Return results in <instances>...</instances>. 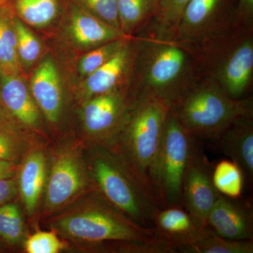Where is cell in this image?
<instances>
[{"instance_id": "6da1fadb", "label": "cell", "mask_w": 253, "mask_h": 253, "mask_svg": "<svg viewBox=\"0 0 253 253\" xmlns=\"http://www.w3.org/2000/svg\"><path fill=\"white\" fill-rule=\"evenodd\" d=\"M49 222L59 235L101 249L116 243L147 242L159 238L154 228L138 224L97 190L81 204L60 212Z\"/></svg>"}, {"instance_id": "7a4b0ae2", "label": "cell", "mask_w": 253, "mask_h": 253, "mask_svg": "<svg viewBox=\"0 0 253 253\" xmlns=\"http://www.w3.org/2000/svg\"><path fill=\"white\" fill-rule=\"evenodd\" d=\"M170 111L195 140L217 141L236 121L253 118V99L231 97L211 78L194 82Z\"/></svg>"}, {"instance_id": "3957f363", "label": "cell", "mask_w": 253, "mask_h": 253, "mask_svg": "<svg viewBox=\"0 0 253 253\" xmlns=\"http://www.w3.org/2000/svg\"><path fill=\"white\" fill-rule=\"evenodd\" d=\"M99 145L90 165L96 190L139 225L154 228V217L160 209L154 195L116 149Z\"/></svg>"}, {"instance_id": "277c9868", "label": "cell", "mask_w": 253, "mask_h": 253, "mask_svg": "<svg viewBox=\"0 0 253 253\" xmlns=\"http://www.w3.org/2000/svg\"><path fill=\"white\" fill-rule=\"evenodd\" d=\"M169 110L168 105L157 98L136 96L124 126L109 145L151 191L150 169L162 140Z\"/></svg>"}, {"instance_id": "5b68a950", "label": "cell", "mask_w": 253, "mask_h": 253, "mask_svg": "<svg viewBox=\"0 0 253 253\" xmlns=\"http://www.w3.org/2000/svg\"><path fill=\"white\" fill-rule=\"evenodd\" d=\"M150 41L142 45L141 82L135 96H153L171 107L194 83V59L179 42Z\"/></svg>"}, {"instance_id": "8992f818", "label": "cell", "mask_w": 253, "mask_h": 253, "mask_svg": "<svg viewBox=\"0 0 253 253\" xmlns=\"http://www.w3.org/2000/svg\"><path fill=\"white\" fill-rule=\"evenodd\" d=\"M196 144V140L169 110L162 140L149 172L150 186L160 208L183 207V179Z\"/></svg>"}, {"instance_id": "52a82bcc", "label": "cell", "mask_w": 253, "mask_h": 253, "mask_svg": "<svg viewBox=\"0 0 253 253\" xmlns=\"http://www.w3.org/2000/svg\"><path fill=\"white\" fill-rule=\"evenodd\" d=\"M90 181L86 168L74 150L65 149L54 158L46 183L44 212L56 214L86 194Z\"/></svg>"}, {"instance_id": "ba28073f", "label": "cell", "mask_w": 253, "mask_h": 253, "mask_svg": "<svg viewBox=\"0 0 253 253\" xmlns=\"http://www.w3.org/2000/svg\"><path fill=\"white\" fill-rule=\"evenodd\" d=\"M212 172L207 156L196 144L183 179L182 206L204 226L220 194L213 184Z\"/></svg>"}, {"instance_id": "9c48e42d", "label": "cell", "mask_w": 253, "mask_h": 253, "mask_svg": "<svg viewBox=\"0 0 253 253\" xmlns=\"http://www.w3.org/2000/svg\"><path fill=\"white\" fill-rule=\"evenodd\" d=\"M136 98L126 102L116 91L91 98L83 110L84 128L99 144L111 145L126 123Z\"/></svg>"}, {"instance_id": "30bf717a", "label": "cell", "mask_w": 253, "mask_h": 253, "mask_svg": "<svg viewBox=\"0 0 253 253\" xmlns=\"http://www.w3.org/2000/svg\"><path fill=\"white\" fill-rule=\"evenodd\" d=\"M212 78L234 99H241L251 85L253 73V39L244 38L221 56Z\"/></svg>"}, {"instance_id": "8fae6325", "label": "cell", "mask_w": 253, "mask_h": 253, "mask_svg": "<svg viewBox=\"0 0 253 253\" xmlns=\"http://www.w3.org/2000/svg\"><path fill=\"white\" fill-rule=\"evenodd\" d=\"M239 199L219 194L206 219V226L214 234L232 241L253 240V211Z\"/></svg>"}, {"instance_id": "7c38bea8", "label": "cell", "mask_w": 253, "mask_h": 253, "mask_svg": "<svg viewBox=\"0 0 253 253\" xmlns=\"http://www.w3.org/2000/svg\"><path fill=\"white\" fill-rule=\"evenodd\" d=\"M154 228L172 246L174 253L194 244L208 230L181 206L160 208L154 217Z\"/></svg>"}, {"instance_id": "4fadbf2b", "label": "cell", "mask_w": 253, "mask_h": 253, "mask_svg": "<svg viewBox=\"0 0 253 253\" xmlns=\"http://www.w3.org/2000/svg\"><path fill=\"white\" fill-rule=\"evenodd\" d=\"M223 0H191L183 12L175 32L181 44L200 43L217 23Z\"/></svg>"}, {"instance_id": "5bb4252c", "label": "cell", "mask_w": 253, "mask_h": 253, "mask_svg": "<svg viewBox=\"0 0 253 253\" xmlns=\"http://www.w3.org/2000/svg\"><path fill=\"white\" fill-rule=\"evenodd\" d=\"M31 91L37 106L47 121L58 122L62 109V90L59 73L52 60H44L37 68L32 78Z\"/></svg>"}, {"instance_id": "9a60e30c", "label": "cell", "mask_w": 253, "mask_h": 253, "mask_svg": "<svg viewBox=\"0 0 253 253\" xmlns=\"http://www.w3.org/2000/svg\"><path fill=\"white\" fill-rule=\"evenodd\" d=\"M216 142L221 152L242 169L245 177H253V118H243L231 125Z\"/></svg>"}, {"instance_id": "2e32d148", "label": "cell", "mask_w": 253, "mask_h": 253, "mask_svg": "<svg viewBox=\"0 0 253 253\" xmlns=\"http://www.w3.org/2000/svg\"><path fill=\"white\" fill-rule=\"evenodd\" d=\"M46 183V159L40 150L26 156L19 169L17 187L28 216L38 210Z\"/></svg>"}, {"instance_id": "e0dca14e", "label": "cell", "mask_w": 253, "mask_h": 253, "mask_svg": "<svg viewBox=\"0 0 253 253\" xmlns=\"http://www.w3.org/2000/svg\"><path fill=\"white\" fill-rule=\"evenodd\" d=\"M0 97L4 107L18 121L31 127H38L39 111L26 84L16 76H4Z\"/></svg>"}, {"instance_id": "ac0fdd59", "label": "cell", "mask_w": 253, "mask_h": 253, "mask_svg": "<svg viewBox=\"0 0 253 253\" xmlns=\"http://www.w3.org/2000/svg\"><path fill=\"white\" fill-rule=\"evenodd\" d=\"M131 58V51L125 44L109 61L87 76L86 92L94 96L114 91L126 74Z\"/></svg>"}, {"instance_id": "d6986e66", "label": "cell", "mask_w": 253, "mask_h": 253, "mask_svg": "<svg viewBox=\"0 0 253 253\" xmlns=\"http://www.w3.org/2000/svg\"><path fill=\"white\" fill-rule=\"evenodd\" d=\"M71 33L76 42L83 46L101 45L123 36L119 30L81 10L73 13Z\"/></svg>"}, {"instance_id": "ffe728a7", "label": "cell", "mask_w": 253, "mask_h": 253, "mask_svg": "<svg viewBox=\"0 0 253 253\" xmlns=\"http://www.w3.org/2000/svg\"><path fill=\"white\" fill-rule=\"evenodd\" d=\"M212 182L219 194L239 199L244 190L245 175L242 169L231 160H221L212 168Z\"/></svg>"}, {"instance_id": "44dd1931", "label": "cell", "mask_w": 253, "mask_h": 253, "mask_svg": "<svg viewBox=\"0 0 253 253\" xmlns=\"http://www.w3.org/2000/svg\"><path fill=\"white\" fill-rule=\"evenodd\" d=\"M181 253H253V240L232 241L220 237L208 229L194 244L186 246Z\"/></svg>"}, {"instance_id": "7402d4cb", "label": "cell", "mask_w": 253, "mask_h": 253, "mask_svg": "<svg viewBox=\"0 0 253 253\" xmlns=\"http://www.w3.org/2000/svg\"><path fill=\"white\" fill-rule=\"evenodd\" d=\"M157 2L155 0H118L120 29L131 33L136 27L156 15Z\"/></svg>"}, {"instance_id": "603a6c76", "label": "cell", "mask_w": 253, "mask_h": 253, "mask_svg": "<svg viewBox=\"0 0 253 253\" xmlns=\"http://www.w3.org/2000/svg\"><path fill=\"white\" fill-rule=\"evenodd\" d=\"M16 9L20 17L33 27L47 26L59 11L58 0H16Z\"/></svg>"}, {"instance_id": "cb8c5ba5", "label": "cell", "mask_w": 253, "mask_h": 253, "mask_svg": "<svg viewBox=\"0 0 253 253\" xmlns=\"http://www.w3.org/2000/svg\"><path fill=\"white\" fill-rule=\"evenodd\" d=\"M24 236V221L18 205L9 202L0 206V242L10 247L19 246Z\"/></svg>"}, {"instance_id": "d4e9b609", "label": "cell", "mask_w": 253, "mask_h": 253, "mask_svg": "<svg viewBox=\"0 0 253 253\" xmlns=\"http://www.w3.org/2000/svg\"><path fill=\"white\" fill-rule=\"evenodd\" d=\"M17 37L7 16L0 12V66L10 72L18 71Z\"/></svg>"}, {"instance_id": "484cf974", "label": "cell", "mask_w": 253, "mask_h": 253, "mask_svg": "<svg viewBox=\"0 0 253 253\" xmlns=\"http://www.w3.org/2000/svg\"><path fill=\"white\" fill-rule=\"evenodd\" d=\"M124 44L122 41L118 39L95 48L82 58L79 64L80 72L83 76H89L109 61Z\"/></svg>"}, {"instance_id": "4316f807", "label": "cell", "mask_w": 253, "mask_h": 253, "mask_svg": "<svg viewBox=\"0 0 253 253\" xmlns=\"http://www.w3.org/2000/svg\"><path fill=\"white\" fill-rule=\"evenodd\" d=\"M191 0H158L156 16L166 33H175L186 5Z\"/></svg>"}, {"instance_id": "83f0119b", "label": "cell", "mask_w": 253, "mask_h": 253, "mask_svg": "<svg viewBox=\"0 0 253 253\" xmlns=\"http://www.w3.org/2000/svg\"><path fill=\"white\" fill-rule=\"evenodd\" d=\"M14 30L17 37L18 55L23 62L31 65L41 54V43L19 20H15Z\"/></svg>"}, {"instance_id": "f1b7e54d", "label": "cell", "mask_w": 253, "mask_h": 253, "mask_svg": "<svg viewBox=\"0 0 253 253\" xmlns=\"http://www.w3.org/2000/svg\"><path fill=\"white\" fill-rule=\"evenodd\" d=\"M25 142L17 133L0 123V160L16 162L21 158Z\"/></svg>"}, {"instance_id": "f546056e", "label": "cell", "mask_w": 253, "mask_h": 253, "mask_svg": "<svg viewBox=\"0 0 253 253\" xmlns=\"http://www.w3.org/2000/svg\"><path fill=\"white\" fill-rule=\"evenodd\" d=\"M25 249L28 253H58L64 244L53 231H39L26 240Z\"/></svg>"}, {"instance_id": "4dcf8cb0", "label": "cell", "mask_w": 253, "mask_h": 253, "mask_svg": "<svg viewBox=\"0 0 253 253\" xmlns=\"http://www.w3.org/2000/svg\"><path fill=\"white\" fill-rule=\"evenodd\" d=\"M83 4L106 24L120 29L118 12V0H82Z\"/></svg>"}, {"instance_id": "1f68e13d", "label": "cell", "mask_w": 253, "mask_h": 253, "mask_svg": "<svg viewBox=\"0 0 253 253\" xmlns=\"http://www.w3.org/2000/svg\"><path fill=\"white\" fill-rule=\"evenodd\" d=\"M17 189L14 177L0 180V206L11 202L17 194Z\"/></svg>"}, {"instance_id": "d6a6232c", "label": "cell", "mask_w": 253, "mask_h": 253, "mask_svg": "<svg viewBox=\"0 0 253 253\" xmlns=\"http://www.w3.org/2000/svg\"><path fill=\"white\" fill-rule=\"evenodd\" d=\"M237 14L246 22H251L253 16V0H239Z\"/></svg>"}, {"instance_id": "836d02e7", "label": "cell", "mask_w": 253, "mask_h": 253, "mask_svg": "<svg viewBox=\"0 0 253 253\" xmlns=\"http://www.w3.org/2000/svg\"><path fill=\"white\" fill-rule=\"evenodd\" d=\"M17 169L16 162L0 160V180L14 177Z\"/></svg>"}, {"instance_id": "e575fe53", "label": "cell", "mask_w": 253, "mask_h": 253, "mask_svg": "<svg viewBox=\"0 0 253 253\" xmlns=\"http://www.w3.org/2000/svg\"><path fill=\"white\" fill-rule=\"evenodd\" d=\"M4 1L5 0H0V4H2V3L4 2Z\"/></svg>"}, {"instance_id": "d590c367", "label": "cell", "mask_w": 253, "mask_h": 253, "mask_svg": "<svg viewBox=\"0 0 253 253\" xmlns=\"http://www.w3.org/2000/svg\"><path fill=\"white\" fill-rule=\"evenodd\" d=\"M1 66H0V75H1Z\"/></svg>"}, {"instance_id": "8d00e7d4", "label": "cell", "mask_w": 253, "mask_h": 253, "mask_svg": "<svg viewBox=\"0 0 253 253\" xmlns=\"http://www.w3.org/2000/svg\"><path fill=\"white\" fill-rule=\"evenodd\" d=\"M0 123H1V113H0Z\"/></svg>"}, {"instance_id": "74e56055", "label": "cell", "mask_w": 253, "mask_h": 253, "mask_svg": "<svg viewBox=\"0 0 253 253\" xmlns=\"http://www.w3.org/2000/svg\"><path fill=\"white\" fill-rule=\"evenodd\" d=\"M155 1H156V2H157L158 0H155Z\"/></svg>"}]
</instances>
